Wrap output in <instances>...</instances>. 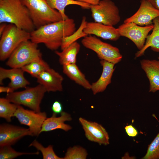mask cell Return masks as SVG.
Segmentation results:
<instances>
[{"label": "cell", "instance_id": "1", "mask_svg": "<svg viewBox=\"0 0 159 159\" xmlns=\"http://www.w3.org/2000/svg\"><path fill=\"white\" fill-rule=\"evenodd\" d=\"M74 20L68 18L46 24L30 32V40L37 44L43 43L48 49L56 50L60 47L63 39L76 31Z\"/></svg>", "mask_w": 159, "mask_h": 159}, {"label": "cell", "instance_id": "2", "mask_svg": "<svg viewBox=\"0 0 159 159\" xmlns=\"http://www.w3.org/2000/svg\"><path fill=\"white\" fill-rule=\"evenodd\" d=\"M8 23L30 32L35 27L29 11L20 0H0V23Z\"/></svg>", "mask_w": 159, "mask_h": 159}, {"label": "cell", "instance_id": "3", "mask_svg": "<svg viewBox=\"0 0 159 159\" xmlns=\"http://www.w3.org/2000/svg\"><path fill=\"white\" fill-rule=\"evenodd\" d=\"M28 9L36 29L63 20L60 13L52 9L46 0H20Z\"/></svg>", "mask_w": 159, "mask_h": 159}, {"label": "cell", "instance_id": "4", "mask_svg": "<svg viewBox=\"0 0 159 159\" xmlns=\"http://www.w3.org/2000/svg\"><path fill=\"white\" fill-rule=\"evenodd\" d=\"M0 60L8 59L18 46L23 42L30 40V32L9 24L0 36Z\"/></svg>", "mask_w": 159, "mask_h": 159}, {"label": "cell", "instance_id": "5", "mask_svg": "<svg viewBox=\"0 0 159 159\" xmlns=\"http://www.w3.org/2000/svg\"><path fill=\"white\" fill-rule=\"evenodd\" d=\"M42 59L38 44L29 40L18 46L8 58L6 64L11 68H21L31 62Z\"/></svg>", "mask_w": 159, "mask_h": 159}, {"label": "cell", "instance_id": "6", "mask_svg": "<svg viewBox=\"0 0 159 159\" xmlns=\"http://www.w3.org/2000/svg\"><path fill=\"white\" fill-rule=\"evenodd\" d=\"M20 91L7 94L6 98L10 102L28 107L36 112H41L40 105L47 91L39 84L31 87H26Z\"/></svg>", "mask_w": 159, "mask_h": 159}, {"label": "cell", "instance_id": "7", "mask_svg": "<svg viewBox=\"0 0 159 159\" xmlns=\"http://www.w3.org/2000/svg\"><path fill=\"white\" fill-rule=\"evenodd\" d=\"M83 45L92 50L101 60L115 64L122 60V55L117 48L104 42L95 36L88 35L81 41Z\"/></svg>", "mask_w": 159, "mask_h": 159}, {"label": "cell", "instance_id": "8", "mask_svg": "<svg viewBox=\"0 0 159 159\" xmlns=\"http://www.w3.org/2000/svg\"><path fill=\"white\" fill-rule=\"evenodd\" d=\"M90 9L95 22L113 26L120 21L119 9L112 0H101Z\"/></svg>", "mask_w": 159, "mask_h": 159}, {"label": "cell", "instance_id": "9", "mask_svg": "<svg viewBox=\"0 0 159 159\" xmlns=\"http://www.w3.org/2000/svg\"><path fill=\"white\" fill-rule=\"evenodd\" d=\"M21 124L27 126L33 136L40 134L42 125L47 118L45 112H36L32 110L25 109L21 105H19L14 114Z\"/></svg>", "mask_w": 159, "mask_h": 159}, {"label": "cell", "instance_id": "10", "mask_svg": "<svg viewBox=\"0 0 159 159\" xmlns=\"http://www.w3.org/2000/svg\"><path fill=\"white\" fill-rule=\"evenodd\" d=\"M153 27V24L141 26L130 22L124 23L117 29L121 36L130 39L139 50L143 47L148 33L152 30Z\"/></svg>", "mask_w": 159, "mask_h": 159}, {"label": "cell", "instance_id": "11", "mask_svg": "<svg viewBox=\"0 0 159 159\" xmlns=\"http://www.w3.org/2000/svg\"><path fill=\"white\" fill-rule=\"evenodd\" d=\"M159 16V10L146 0H141L137 11L131 16L124 20V23L133 22L143 26L152 24L153 21Z\"/></svg>", "mask_w": 159, "mask_h": 159}, {"label": "cell", "instance_id": "12", "mask_svg": "<svg viewBox=\"0 0 159 159\" xmlns=\"http://www.w3.org/2000/svg\"><path fill=\"white\" fill-rule=\"evenodd\" d=\"M33 136L29 128L4 123L0 125V147L12 145L26 136Z\"/></svg>", "mask_w": 159, "mask_h": 159}, {"label": "cell", "instance_id": "13", "mask_svg": "<svg viewBox=\"0 0 159 159\" xmlns=\"http://www.w3.org/2000/svg\"><path fill=\"white\" fill-rule=\"evenodd\" d=\"M87 138L90 141L100 145L109 144V135L105 129L100 124L90 121L82 118H79Z\"/></svg>", "mask_w": 159, "mask_h": 159}, {"label": "cell", "instance_id": "14", "mask_svg": "<svg viewBox=\"0 0 159 159\" xmlns=\"http://www.w3.org/2000/svg\"><path fill=\"white\" fill-rule=\"evenodd\" d=\"M87 35L93 34L104 39L116 41L121 36L117 29L113 26L96 22H87L83 29Z\"/></svg>", "mask_w": 159, "mask_h": 159}, {"label": "cell", "instance_id": "15", "mask_svg": "<svg viewBox=\"0 0 159 159\" xmlns=\"http://www.w3.org/2000/svg\"><path fill=\"white\" fill-rule=\"evenodd\" d=\"M36 79L37 82L45 88L47 92L63 90V77L53 69L50 68L43 72Z\"/></svg>", "mask_w": 159, "mask_h": 159}, {"label": "cell", "instance_id": "16", "mask_svg": "<svg viewBox=\"0 0 159 159\" xmlns=\"http://www.w3.org/2000/svg\"><path fill=\"white\" fill-rule=\"evenodd\" d=\"M24 72L21 68L6 69L0 67V84L2 85L3 80L6 78L10 81L8 86L14 91L22 88H26L30 84L29 82L25 77Z\"/></svg>", "mask_w": 159, "mask_h": 159}, {"label": "cell", "instance_id": "17", "mask_svg": "<svg viewBox=\"0 0 159 159\" xmlns=\"http://www.w3.org/2000/svg\"><path fill=\"white\" fill-rule=\"evenodd\" d=\"M140 64L149 82V92L159 90V60L143 59Z\"/></svg>", "mask_w": 159, "mask_h": 159}, {"label": "cell", "instance_id": "18", "mask_svg": "<svg viewBox=\"0 0 159 159\" xmlns=\"http://www.w3.org/2000/svg\"><path fill=\"white\" fill-rule=\"evenodd\" d=\"M100 64L102 67V71L99 78L91 84V90L94 95L102 92L111 83V78L115 69V64L105 60H101Z\"/></svg>", "mask_w": 159, "mask_h": 159}, {"label": "cell", "instance_id": "19", "mask_svg": "<svg viewBox=\"0 0 159 159\" xmlns=\"http://www.w3.org/2000/svg\"><path fill=\"white\" fill-rule=\"evenodd\" d=\"M56 115L53 113L51 117L45 119L42 125L40 134L57 129L67 131L72 129L70 125L64 123L65 121L72 120V118L69 114L62 111L60 116L57 117Z\"/></svg>", "mask_w": 159, "mask_h": 159}, {"label": "cell", "instance_id": "20", "mask_svg": "<svg viewBox=\"0 0 159 159\" xmlns=\"http://www.w3.org/2000/svg\"><path fill=\"white\" fill-rule=\"evenodd\" d=\"M154 27L150 34L148 35L143 48L135 54V57L143 55L146 50L150 47L154 51L159 52V16L153 21Z\"/></svg>", "mask_w": 159, "mask_h": 159}, {"label": "cell", "instance_id": "21", "mask_svg": "<svg viewBox=\"0 0 159 159\" xmlns=\"http://www.w3.org/2000/svg\"><path fill=\"white\" fill-rule=\"evenodd\" d=\"M62 71L70 79L87 90H91V84L86 78L76 64L62 65Z\"/></svg>", "mask_w": 159, "mask_h": 159}, {"label": "cell", "instance_id": "22", "mask_svg": "<svg viewBox=\"0 0 159 159\" xmlns=\"http://www.w3.org/2000/svg\"><path fill=\"white\" fill-rule=\"evenodd\" d=\"M80 44L75 42L59 52L56 51L55 53L59 57L60 64L62 65L76 64L77 56L80 49Z\"/></svg>", "mask_w": 159, "mask_h": 159}, {"label": "cell", "instance_id": "23", "mask_svg": "<svg viewBox=\"0 0 159 159\" xmlns=\"http://www.w3.org/2000/svg\"><path fill=\"white\" fill-rule=\"evenodd\" d=\"M50 7L58 11L61 14L63 20L69 18L65 13L66 7L70 5H76L84 9H90L91 5L89 4L78 1L75 0H46Z\"/></svg>", "mask_w": 159, "mask_h": 159}, {"label": "cell", "instance_id": "24", "mask_svg": "<svg viewBox=\"0 0 159 159\" xmlns=\"http://www.w3.org/2000/svg\"><path fill=\"white\" fill-rule=\"evenodd\" d=\"M19 105L12 103L6 98H0V117L10 122Z\"/></svg>", "mask_w": 159, "mask_h": 159}, {"label": "cell", "instance_id": "25", "mask_svg": "<svg viewBox=\"0 0 159 159\" xmlns=\"http://www.w3.org/2000/svg\"><path fill=\"white\" fill-rule=\"evenodd\" d=\"M50 67L48 64L43 59L31 62L21 68L24 72L29 74L33 77H37L43 72Z\"/></svg>", "mask_w": 159, "mask_h": 159}, {"label": "cell", "instance_id": "26", "mask_svg": "<svg viewBox=\"0 0 159 159\" xmlns=\"http://www.w3.org/2000/svg\"><path fill=\"white\" fill-rule=\"evenodd\" d=\"M87 21L86 17L84 16L82 18L81 24L79 28L70 35L64 38L60 47L62 50L67 47L80 38L87 36L83 31V29Z\"/></svg>", "mask_w": 159, "mask_h": 159}, {"label": "cell", "instance_id": "27", "mask_svg": "<svg viewBox=\"0 0 159 159\" xmlns=\"http://www.w3.org/2000/svg\"><path fill=\"white\" fill-rule=\"evenodd\" d=\"M29 146H33L38 151H40L42 154L43 159H63V158H60L56 154L54 150L53 146L51 145L44 147L41 143L35 140L29 145Z\"/></svg>", "mask_w": 159, "mask_h": 159}, {"label": "cell", "instance_id": "28", "mask_svg": "<svg viewBox=\"0 0 159 159\" xmlns=\"http://www.w3.org/2000/svg\"><path fill=\"white\" fill-rule=\"evenodd\" d=\"M11 146V145H6L0 147V159H13L23 155H38L39 154L38 151L33 153L17 152Z\"/></svg>", "mask_w": 159, "mask_h": 159}, {"label": "cell", "instance_id": "29", "mask_svg": "<svg viewBox=\"0 0 159 159\" xmlns=\"http://www.w3.org/2000/svg\"><path fill=\"white\" fill-rule=\"evenodd\" d=\"M87 155L86 150L79 146H74L68 148L63 159H85Z\"/></svg>", "mask_w": 159, "mask_h": 159}, {"label": "cell", "instance_id": "30", "mask_svg": "<svg viewBox=\"0 0 159 159\" xmlns=\"http://www.w3.org/2000/svg\"><path fill=\"white\" fill-rule=\"evenodd\" d=\"M142 159H159V132L148 145L146 153Z\"/></svg>", "mask_w": 159, "mask_h": 159}, {"label": "cell", "instance_id": "31", "mask_svg": "<svg viewBox=\"0 0 159 159\" xmlns=\"http://www.w3.org/2000/svg\"><path fill=\"white\" fill-rule=\"evenodd\" d=\"M125 129L127 134L130 137H135L138 135V130L132 124L126 125Z\"/></svg>", "mask_w": 159, "mask_h": 159}, {"label": "cell", "instance_id": "32", "mask_svg": "<svg viewBox=\"0 0 159 159\" xmlns=\"http://www.w3.org/2000/svg\"><path fill=\"white\" fill-rule=\"evenodd\" d=\"M52 110L53 113L56 115L61 114L63 110L62 104L58 101H55L52 104Z\"/></svg>", "mask_w": 159, "mask_h": 159}, {"label": "cell", "instance_id": "33", "mask_svg": "<svg viewBox=\"0 0 159 159\" xmlns=\"http://www.w3.org/2000/svg\"><path fill=\"white\" fill-rule=\"evenodd\" d=\"M14 92L11 88L8 86H0V93L6 92L7 94L11 93Z\"/></svg>", "mask_w": 159, "mask_h": 159}, {"label": "cell", "instance_id": "34", "mask_svg": "<svg viewBox=\"0 0 159 159\" xmlns=\"http://www.w3.org/2000/svg\"><path fill=\"white\" fill-rule=\"evenodd\" d=\"M76 1L85 3L90 5H95L98 4L101 0H75Z\"/></svg>", "mask_w": 159, "mask_h": 159}, {"label": "cell", "instance_id": "35", "mask_svg": "<svg viewBox=\"0 0 159 159\" xmlns=\"http://www.w3.org/2000/svg\"><path fill=\"white\" fill-rule=\"evenodd\" d=\"M155 8L159 10V0H146Z\"/></svg>", "mask_w": 159, "mask_h": 159}, {"label": "cell", "instance_id": "36", "mask_svg": "<svg viewBox=\"0 0 159 159\" xmlns=\"http://www.w3.org/2000/svg\"><path fill=\"white\" fill-rule=\"evenodd\" d=\"M6 23H2L0 24V36H1L5 29L6 25Z\"/></svg>", "mask_w": 159, "mask_h": 159}, {"label": "cell", "instance_id": "37", "mask_svg": "<svg viewBox=\"0 0 159 159\" xmlns=\"http://www.w3.org/2000/svg\"><path fill=\"white\" fill-rule=\"evenodd\" d=\"M158 59L159 60V57H158Z\"/></svg>", "mask_w": 159, "mask_h": 159}]
</instances>
